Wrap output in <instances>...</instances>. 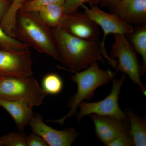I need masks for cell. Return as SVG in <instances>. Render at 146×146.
<instances>
[{"instance_id":"6da1fadb","label":"cell","mask_w":146,"mask_h":146,"mask_svg":"<svg viewBox=\"0 0 146 146\" xmlns=\"http://www.w3.org/2000/svg\"><path fill=\"white\" fill-rule=\"evenodd\" d=\"M61 61L65 70L77 72L95 61L105 64L99 40H87L72 35L60 27L52 29Z\"/></svg>"},{"instance_id":"7a4b0ae2","label":"cell","mask_w":146,"mask_h":146,"mask_svg":"<svg viewBox=\"0 0 146 146\" xmlns=\"http://www.w3.org/2000/svg\"><path fill=\"white\" fill-rule=\"evenodd\" d=\"M16 37L39 52L61 61L52 30L40 19L36 12L22 10L18 12Z\"/></svg>"},{"instance_id":"3957f363","label":"cell","mask_w":146,"mask_h":146,"mask_svg":"<svg viewBox=\"0 0 146 146\" xmlns=\"http://www.w3.org/2000/svg\"><path fill=\"white\" fill-rule=\"evenodd\" d=\"M74 73V74L71 76V79L77 84V90L69 101L70 111L63 117L48 120L49 121L63 125L66 120L75 115L80 103L84 100H91L96 89L113 80L115 76V73L110 70H102L96 61L84 70Z\"/></svg>"},{"instance_id":"277c9868","label":"cell","mask_w":146,"mask_h":146,"mask_svg":"<svg viewBox=\"0 0 146 146\" xmlns=\"http://www.w3.org/2000/svg\"><path fill=\"white\" fill-rule=\"evenodd\" d=\"M47 94L33 77L3 78L0 81V98L23 102L31 107L43 104Z\"/></svg>"},{"instance_id":"5b68a950","label":"cell","mask_w":146,"mask_h":146,"mask_svg":"<svg viewBox=\"0 0 146 146\" xmlns=\"http://www.w3.org/2000/svg\"><path fill=\"white\" fill-rule=\"evenodd\" d=\"M110 57L117 61V72L125 74L133 83L140 87L141 92L146 96L145 86L141 81L142 67L136 52L130 42L123 35H114Z\"/></svg>"},{"instance_id":"8992f818","label":"cell","mask_w":146,"mask_h":146,"mask_svg":"<svg viewBox=\"0 0 146 146\" xmlns=\"http://www.w3.org/2000/svg\"><path fill=\"white\" fill-rule=\"evenodd\" d=\"M81 7L83 9L84 12L103 31L104 37L100 42L102 54L110 65L115 68L117 65V60H113L108 55L105 47L106 37L110 34L128 35L132 33L135 29L117 14L105 12L97 5H91V7L89 8L85 5H83Z\"/></svg>"},{"instance_id":"52a82bcc","label":"cell","mask_w":146,"mask_h":146,"mask_svg":"<svg viewBox=\"0 0 146 146\" xmlns=\"http://www.w3.org/2000/svg\"><path fill=\"white\" fill-rule=\"evenodd\" d=\"M125 79L124 74L119 79H113L110 94L104 99L94 102H82L79 105L80 110L76 117L78 123L81 122L85 116L91 115L108 116L128 121L126 113L123 111L119 104V99L121 89Z\"/></svg>"},{"instance_id":"ba28073f","label":"cell","mask_w":146,"mask_h":146,"mask_svg":"<svg viewBox=\"0 0 146 146\" xmlns=\"http://www.w3.org/2000/svg\"><path fill=\"white\" fill-rule=\"evenodd\" d=\"M33 60L29 50L0 48V77L26 78L33 76Z\"/></svg>"},{"instance_id":"9c48e42d","label":"cell","mask_w":146,"mask_h":146,"mask_svg":"<svg viewBox=\"0 0 146 146\" xmlns=\"http://www.w3.org/2000/svg\"><path fill=\"white\" fill-rule=\"evenodd\" d=\"M29 124L33 133L41 137L50 146H70L80 136L74 128L58 130L47 125L39 114L33 115Z\"/></svg>"},{"instance_id":"30bf717a","label":"cell","mask_w":146,"mask_h":146,"mask_svg":"<svg viewBox=\"0 0 146 146\" xmlns=\"http://www.w3.org/2000/svg\"><path fill=\"white\" fill-rule=\"evenodd\" d=\"M98 26L84 12L66 14L59 27L72 35L87 40L98 39Z\"/></svg>"},{"instance_id":"8fae6325","label":"cell","mask_w":146,"mask_h":146,"mask_svg":"<svg viewBox=\"0 0 146 146\" xmlns=\"http://www.w3.org/2000/svg\"><path fill=\"white\" fill-rule=\"evenodd\" d=\"M89 116L95 126V135L105 146H108L115 138L129 131L128 121L96 115Z\"/></svg>"},{"instance_id":"7c38bea8","label":"cell","mask_w":146,"mask_h":146,"mask_svg":"<svg viewBox=\"0 0 146 146\" xmlns=\"http://www.w3.org/2000/svg\"><path fill=\"white\" fill-rule=\"evenodd\" d=\"M113 11L130 25H145L146 0H119Z\"/></svg>"},{"instance_id":"4fadbf2b","label":"cell","mask_w":146,"mask_h":146,"mask_svg":"<svg viewBox=\"0 0 146 146\" xmlns=\"http://www.w3.org/2000/svg\"><path fill=\"white\" fill-rule=\"evenodd\" d=\"M0 106L5 110L13 118L19 131L24 132L33 114V108L23 102L0 98Z\"/></svg>"},{"instance_id":"5bb4252c","label":"cell","mask_w":146,"mask_h":146,"mask_svg":"<svg viewBox=\"0 0 146 146\" xmlns=\"http://www.w3.org/2000/svg\"><path fill=\"white\" fill-rule=\"evenodd\" d=\"M35 12L45 24L52 29L59 27L66 15L64 5L60 4L45 5Z\"/></svg>"},{"instance_id":"9a60e30c","label":"cell","mask_w":146,"mask_h":146,"mask_svg":"<svg viewBox=\"0 0 146 146\" xmlns=\"http://www.w3.org/2000/svg\"><path fill=\"white\" fill-rule=\"evenodd\" d=\"M129 122V132L133 139L134 145L146 146L145 118L137 115L131 110L125 111Z\"/></svg>"},{"instance_id":"2e32d148","label":"cell","mask_w":146,"mask_h":146,"mask_svg":"<svg viewBox=\"0 0 146 146\" xmlns=\"http://www.w3.org/2000/svg\"><path fill=\"white\" fill-rule=\"evenodd\" d=\"M25 2L26 0H12L8 11L0 23V27L10 36L16 38L17 15Z\"/></svg>"},{"instance_id":"e0dca14e","label":"cell","mask_w":146,"mask_h":146,"mask_svg":"<svg viewBox=\"0 0 146 146\" xmlns=\"http://www.w3.org/2000/svg\"><path fill=\"white\" fill-rule=\"evenodd\" d=\"M130 36L131 46L136 53L140 54L143 60L142 75L146 72V26L141 25L137 29H134Z\"/></svg>"},{"instance_id":"ac0fdd59","label":"cell","mask_w":146,"mask_h":146,"mask_svg":"<svg viewBox=\"0 0 146 146\" xmlns=\"http://www.w3.org/2000/svg\"><path fill=\"white\" fill-rule=\"evenodd\" d=\"M42 87L47 95H57L63 90V80L56 73H50L45 76L42 80Z\"/></svg>"},{"instance_id":"d6986e66","label":"cell","mask_w":146,"mask_h":146,"mask_svg":"<svg viewBox=\"0 0 146 146\" xmlns=\"http://www.w3.org/2000/svg\"><path fill=\"white\" fill-rule=\"evenodd\" d=\"M27 44L9 35L0 27V48L13 51H23L29 50Z\"/></svg>"},{"instance_id":"ffe728a7","label":"cell","mask_w":146,"mask_h":146,"mask_svg":"<svg viewBox=\"0 0 146 146\" xmlns=\"http://www.w3.org/2000/svg\"><path fill=\"white\" fill-rule=\"evenodd\" d=\"M27 136L24 132H10L0 138L1 146H27Z\"/></svg>"},{"instance_id":"44dd1931","label":"cell","mask_w":146,"mask_h":146,"mask_svg":"<svg viewBox=\"0 0 146 146\" xmlns=\"http://www.w3.org/2000/svg\"><path fill=\"white\" fill-rule=\"evenodd\" d=\"M66 0H32L26 2L21 10L24 11L36 12L42 7L52 4L64 5Z\"/></svg>"},{"instance_id":"7402d4cb","label":"cell","mask_w":146,"mask_h":146,"mask_svg":"<svg viewBox=\"0 0 146 146\" xmlns=\"http://www.w3.org/2000/svg\"><path fill=\"white\" fill-rule=\"evenodd\" d=\"M100 0H66L64 8L66 14L77 12L78 9L83 5L88 3L90 5H97Z\"/></svg>"},{"instance_id":"603a6c76","label":"cell","mask_w":146,"mask_h":146,"mask_svg":"<svg viewBox=\"0 0 146 146\" xmlns=\"http://www.w3.org/2000/svg\"><path fill=\"white\" fill-rule=\"evenodd\" d=\"M134 143L129 132L121 134L110 143L108 146H133Z\"/></svg>"},{"instance_id":"cb8c5ba5","label":"cell","mask_w":146,"mask_h":146,"mask_svg":"<svg viewBox=\"0 0 146 146\" xmlns=\"http://www.w3.org/2000/svg\"><path fill=\"white\" fill-rule=\"evenodd\" d=\"M26 143L27 146H48L41 136L33 132L29 136H27Z\"/></svg>"},{"instance_id":"d4e9b609","label":"cell","mask_w":146,"mask_h":146,"mask_svg":"<svg viewBox=\"0 0 146 146\" xmlns=\"http://www.w3.org/2000/svg\"><path fill=\"white\" fill-rule=\"evenodd\" d=\"M11 3L10 0H0V23L8 11Z\"/></svg>"},{"instance_id":"484cf974","label":"cell","mask_w":146,"mask_h":146,"mask_svg":"<svg viewBox=\"0 0 146 146\" xmlns=\"http://www.w3.org/2000/svg\"><path fill=\"white\" fill-rule=\"evenodd\" d=\"M119 0H100V3L102 5L108 7L112 10Z\"/></svg>"},{"instance_id":"4316f807","label":"cell","mask_w":146,"mask_h":146,"mask_svg":"<svg viewBox=\"0 0 146 146\" xmlns=\"http://www.w3.org/2000/svg\"><path fill=\"white\" fill-rule=\"evenodd\" d=\"M3 78L5 77H0V81H1V80Z\"/></svg>"},{"instance_id":"83f0119b","label":"cell","mask_w":146,"mask_h":146,"mask_svg":"<svg viewBox=\"0 0 146 146\" xmlns=\"http://www.w3.org/2000/svg\"><path fill=\"white\" fill-rule=\"evenodd\" d=\"M32 1V0H26V2L29 1Z\"/></svg>"},{"instance_id":"f1b7e54d","label":"cell","mask_w":146,"mask_h":146,"mask_svg":"<svg viewBox=\"0 0 146 146\" xmlns=\"http://www.w3.org/2000/svg\"><path fill=\"white\" fill-rule=\"evenodd\" d=\"M1 146V141H0V146Z\"/></svg>"}]
</instances>
